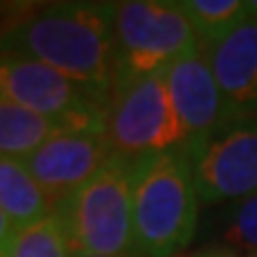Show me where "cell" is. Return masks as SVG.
Listing matches in <instances>:
<instances>
[{"instance_id":"17","label":"cell","mask_w":257,"mask_h":257,"mask_svg":"<svg viewBox=\"0 0 257 257\" xmlns=\"http://www.w3.org/2000/svg\"><path fill=\"white\" fill-rule=\"evenodd\" d=\"M188 257H240V255L233 252L231 248H224V245H212V248H202Z\"/></svg>"},{"instance_id":"3","label":"cell","mask_w":257,"mask_h":257,"mask_svg":"<svg viewBox=\"0 0 257 257\" xmlns=\"http://www.w3.org/2000/svg\"><path fill=\"white\" fill-rule=\"evenodd\" d=\"M74 255L138 257L134 243L131 160L114 155L53 210Z\"/></svg>"},{"instance_id":"6","label":"cell","mask_w":257,"mask_h":257,"mask_svg":"<svg viewBox=\"0 0 257 257\" xmlns=\"http://www.w3.org/2000/svg\"><path fill=\"white\" fill-rule=\"evenodd\" d=\"M107 138L112 150L126 160L167 150L188 153V138L167 91L165 72L112 88Z\"/></svg>"},{"instance_id":"15","label":"cell","mask_w":257,"mask_h":257,"mask_svg":"<svg viewBox=\"0 0 257 257\" xmlns=\"http://www.w3.org/2000/svg\"><path fill=\"white\" fill-rule=\"evenodd\" d=\"M219 238L224 248L257 257V193L226 205L219 217Z\"/></svg>"},{"instance_id":"16","label":"cell","mask_w":257,"mask_h":257,"mask_svg":"<svg viewBox=\"0 0 257 257\" xmlns=\"http://www.w3.org/2000/svg\"><path fill=\"white\" fill-rule=\"evenodd\" d=\"M15 231H17L15 221L0 210V252H5V248L10 245V238H12V233H15Z\"/></svg>"},{"instance_id":"2","label":"cell","mask_w":257,"mask_h":257,"mask_svg":"<svg viewBox=\"0 0 257 257\" xmlns=\"http://www.w3.org/2000/svg\"><path fill=\"white\" fill-rule=\"evenodd\" d=\"M134 243L138 257H179L198 229L200 195L186 150L131 160Z\"/></svg>"},{"instance_id":"20","label":"cell","mask_w":257,"mask_h":257,"mask_svg":"<svg viewBox=\"0 0 257 257\" xmlns=\"http://www.w3.org/2000/svg\"><path fill=\"white\" fill-rule=\"evenodd\" d=\"M74 257H100V255H74Z\"/></svg>"},{"instance_id":"10","label":"cell","mask_w":257,"mask_h":257,"mask_svg":"<svg viewBox=\"0 0 257 257\" xmlns=\"http://www.w3.org/2000/svg\"><path fill=\"white\" fill-rule=\"evenodd\" d=\"M214 76L229 110V126L257 117V17L248 15L236 29L210 43Z\"/></svg>"},{"instance_id":"1","label":"cell","mask_w":257,"mask_h":257,"mask_svg":"<svg viewBox=\"0 0 257 257\" xmlns=\"http://www.w3.org/2000/svg\"><path fill=\"white\" fill-rule=\"evenodd\" d=\"M114 8L117 3L79 0L12 12L5 55L36 60L112 95Z\"/></svg>"},{"instance_id":"4","label":"cell","mask_w":257,"mask_h":257,"mask_svg":"<svg viewBox=\"0 0 257 257\" xmlns=\"http://www.w3.org/2000/svg\"><path fill=\"white\" fill-rule=\"evenodd\" d=\"M205 46L179 3L126 0L114 8V86L153 74Z\"/></svg>"},{"instance_id":"12","label":"cell","mask_w":257,"mask_h":257,"mask_svg":"<svg viewBox=\"0 0 257 257\" xmlns=\"http://www.w3.org/2000/svg\"><path fill=\"white\" fill-rule=\"evenodd\" d=\"M62 128L24 105L0 95V155L24 160Z\"/></svg>"},{"instance_id":"11","label":"cell","mask_w":257,"mask_h":257,"mask_svg":"<svg viewBox=\"0 0 257 257\" xmlns=\"http://www.w3.org/2000/svg\"><path fill=\"white\" fill-rule=\"evenodd\" d=\"M0 210L15 226L34 224L53 212V202L27 165L10 155H0Z\"/></svg>"},{"instance_id":"14","label":"cell","mask_w":257,"mask_h":257,"mask_svg":"<svg viewBox=\"0 0 257 257\" xmlns=\"http://www.w3.org/2000/svg\"><path fill=\"white\" fill-rule=\"evenodd\" d=\"M205 46L219 41L248 17V0H181L179 3Z\"/></svg>"},{"instance_id":"18","label":"cell","mask_w":257,"mask_h":257,"mask_svg":"<svg viewBox=\"0 0 257 257\" xmlns=\"http://www.w3.org/2000/svg\"><path fill=\"white\" fill-rule=\"evenodd\" d=\"M8 19L10 15L0 12V60L5 57V36H8Z\"/></svg>"},{"instance_id":"8","label":"cell","mask_w":257,"mask_h":257,"mask_svg":"<svg viewBox=\"0 0 257 257\" xmlns=\"http://www.w3.org/2000/svg\"><path fill=\"white\" fill-rule=\"evenodd\" d=\"M167 91L188 138V155L229 126V110L207 48L200 46L165 69Z\"/></svg>"},{"instance_id":"5","label":"cell","mask_w":257,"mask_h":257,"mask_svg":"<svg viewBox=\"0 0 257 257\" xmlns=\"http://www.w3.org/2000/svg\"><path fill=\"white\" fill-rule=\"evenodd\" d=\"M0 95L50 119L62 131H105L110 93L27 57L0 60Z\"/></svg>"},{"instance_id":"7","label":"cell","mask_w":257,"mask_h":257,"mask_svg":"<svg viewBox=\"0 0 257 257\" xmlns=\"http://www.w3.org/2000/svg\"><path fill=\"white\" fill-rule=\"evenodd\" d=\"M202 205L236 202L257 193V117L226 126L191 153Z\"/></svg>"},{"instance_id":"21","label":"cell","mask_w":257,"mask_h":257,"mask_svg":"<svg viewBox=\"0 0 257 257\" xmlns=\"http://www.w3.org/2000/svg\"><path fill=\"white\" fill-rule=\"evenodd\" d=\"M0 257H5V252H0Z\"/></svg>"},{"instance_id":"9","label":"cell","mask_w":257,"mask_h":257,"mask_svg":"<svg viewBox=\"0 0 257 257\" xmlns=\"http://www.w3.org/2000/svg\"><path fill=\"white\" fill-rule=\"evenodd\" d=\"M114 155L105 131H57L22 162L55 205L83 186Z\"/></svg>"},{"instance_id":"13","label":"cell","mask_w":257,"mask_h":257,"mask_svg":"<svg viewBox=\"0 0 257 257\" xmlns=\"http://www.w3.org/2000/svg\"><path fill=\"white\" fill-rule=\"evenodd\" d=\"M5 257H74V252L62 219L50 212L34 224L17 226L5 248Z\"/></svg>"},{"instance_id":"19","label":"cell","mask_w":257,"mask_h":257,"mask_svg":"<svg viewBox=\"0 0 257 257\" xmlns=\"http://www.w3.org/2000/svg\"><path fill=\"white\" fill-rule=\"evenodd\" d=\"M248 12L257 17V0H248Z\"/></svg>"}]
</instances>
